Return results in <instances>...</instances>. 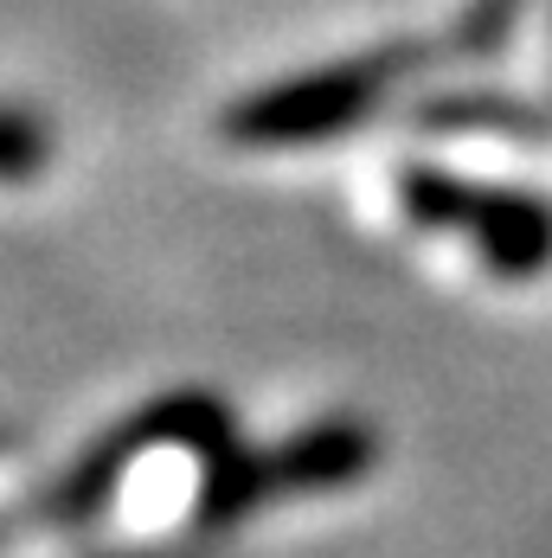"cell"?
<instances>
[{
    "label": "cell",
    "mask_w": 552,
    "mask_h": 558,
    "mask_svg": "<svg viewBox=\"0 0 552 558\" xmlns=\"http://www.w3.org/2000/svg\"><path fill=\"white\" fill-rule=\"evenodd\" d=\"M411 58H418V52H386V58H373V64H347V71H328V77L289 84V90L264 97V104L251 110V122H238V129L271 135V142L340 129V122H353V110H367V104L380 97V84H386L392 71H405Z\"/></svg>",
    "instance_id": "7a4b0ae2"
},
{
    "label": "cell",
    "mask_w": 552,
    "mask_h": 558,
    "mask_svg": "<svg viewBox=\"0 0 552 558\" xmlns=\"http://www.w3.org/2000/svg\"><path fill=\"white\" fill-rule=\"evenodd\" d=\"M405 199H411V213L424 225H449V231L476 238V251L495 264L501 277H533L552 257V213L533 206V199L476 193L463 180H431V173H411Z\"/></svg>",
    "instance_id": "6da1fadb"
}]
</instances>
